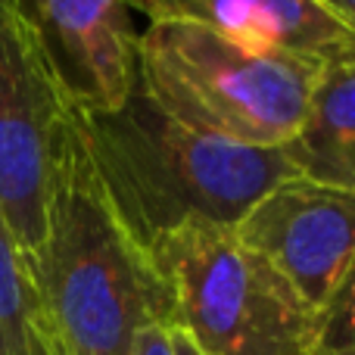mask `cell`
Instances as JSON below:
<instances>
[{
  "instance_id": "8992f818",
  "label": "cell",
  "mask_w": 355,
  "mask_h": 355,
  "mask_svg": "<svg viewBox=\"0 0 355 355\" xmlns=\"http://www.w3.org/2000/svg\"><path fill=\"white\" fill-rule=\"evenodd\" d=\"M234 234L318 312L355 265V190L293 175L275 184Z\"/></svg>"
},
{
  "instance_id": "9c48e42d",
  "label": "cell",
  "mask_w": 355,
  "mask_h": 355,
  "mask_svg": "<svg viewBox=\"0 0 355 355\" xmlns=\"http://www.w3.org/2000/svg\"><path fill=\"white\" fill-rule=\"evenodd\" d=\"M281 150L296 175L355 190V56L321 66L306 122Z\"/></svg>"
},
{
  "instance_id": "6da1fadb",
  "label": "cell",
  "mask_w": 355,
  "mask_h": 355,
  "mask_svg": "<svg viewBox=\"0 0 355 355\" xmlns=\"http://www.w3.org/2000/svg\"><path fill=\"white\" fill-rule=\"evenodd\" d=\"M31 275L60 355H131L144 327H172L166 290L97 175L78 106L56 156L47 234Z\"/></svg>"
},
{
  "instance_id": "ba28073f",
  "label": "cell",
  "mask_w": 355,
  "mask_h": 355,
  "mask_svg": "<svg viewBox=\"0 0 355 355\" xmlns=\"http://www.w3.org/2000/svg\"><path fill=\"white\" fill-rule=\"evenodd\" d=\"M150 22H196L262 53L331 62L355 56V31L324 0H128Z\"/></svg>"
},
{
  "instance_id": "8fae6325",
  "label": "cell",
  "mask_w": 355,
  "mask_h": 355,
  "mask_svg": "<svg viewBox=\"0 0 355 355\" xmlns=\"http://www.w3.org/2000/svg\"><path fill=\"white\" fill-rule=\"evenodd\" d=\"M309 355H355V265L315 312Z\"/></svg>"
},
{
  "instance_id": "9a60e30c",
  "label": "cell",
  "mask_w": 355,
  "mask_h": 355,
  "mask_svg": "<svg viewBox=\"0 0 355 355\" xmlns=\"http://www.w3.org/2000/svg\"><path fill=\"white\" fill-rule=\"evenodd\" d=\"M324 3H327V6H331V0H324Z\"/></svg>"
},
{
  "instance_id": "277c9868",
  "label": "cell",
  "mask_w": 355,
  "mask_h": 355,
  "mask_svg": "<svg viewBox=\"0 0 355 355\" xmlns=\"http://www.w3.org/2000/svg\"><path fill=\"white\" fill-rule=\"evenodd\" d=\"M172 327L202 355H309L315 309L231 225L187 218L147 246Z\"/></svg>"
},
{
  "instance_id": "7a4b0ae2",
  "label": "cell",
  "mask_w": 355,
  "mask_h": 355,
  "mask_svg": "<svg viewBox=\"0 0 355 355\" xmlns=\"http://www.w3.org/2000/svg\"><path fill=\"white\" fill-rule=\"evenodd\" d=\"M78 116L110 202L141 250L187 218L234 227L275 184L296 175L284 150L193 131L141 87L119 110Z\"/></svg>"
},
{
  "instance_id": "5b68a950",
  "label": "cell",
  "mask_w": 355,
  "mask_h": 355,
  "mask_svg": "<svg viewBox=\"0 0 355 355\" xmlns=\"http://www.w3.org/2000/svg\"><path fill=\"white\" fill-rule=\"evenodd\" d=\"M72 110L19 0H0V221L28 268L47 234L50 184Z\"/></svg>"
},
{
  "instance_id": "52a82bcc",
  "label": "cell",
  "mask_w": 355,
  "mask_h": 355,
  "mask_svg": "<svg viewBox=\"0 0 355 355\" xmlns=\"http://www.w3.org/2000/svg\"><path fill=\"white\" fill-rule=\"evenodd\" d=\"M62 91L85 112H112L137 87L128 0H19Z\"/></svg>"
},
{
  "instance_id": "4fadbf2b",
  "label": "cell",
  "mask_w": 355,
  "mask_h": 355,
  "mask_svg": "<svg viewBox=\"0 0 355 355\" xmlns=\"http://www.w3.org/2000/svg\"><path fill=\"white\" fill-rule=\"evenodd\" d=\"M168 334H172V349H175V355H202L193 343H190V337L181 331V327H168Z\"/></svg>"
},
{
  "instance_id": "7c38bea8",
  "label": "cell",
  "mask_w": 355,
  "mask_h": 355,
  "mask_svg": "<svg viewBox=\"0 0 355 355\" xmlns=\"http://www.w3.org/2000/svg\"><path fill=\"white\" fill-rule=\"evenodd\" d=\"M131 355H175L168 324H150V327H144V331L137 334L135 352H131Z\"/></svg>"
},
{
  "instance_id": "30bf717a",
  "label": "cell",
  "mask_w": 355,
  "mask_h": 355,
  "mask_svg": "<svg viewBox=\"0 0 355 355\" xmlns=\"http://www.w3.org/2000/svg\"><path fill=\"white\" fill-rule=\"evenodd\" d=\"M0 355H60L41 290L0 221Z\"/></svg>"
},
{
  "instance_id": "5bb4252c",
  "label": "cell",
  "mask_w": 355,
  "mask_h": 355,
  "mask_svg": "<svg viewBox=\"0 0 355 355\" xmlns=\"http://www.w3.org/2000/svg\"><path fill=\"white\" fill-rule=\"evenodd\" d=\"M331 6L346 19V25L355 31V0H331Z\"/></svg>"
},
{
  "instance_id": "3957f363",
  "label": "cell",
  "mask_w": 355,
  "mask_h": 355,
  "mask_svg": "<svg viewBox=\"0 0 355 355\" xmlns=\"http://www.w3.org/2000/svg\"><path fill=\"white\" fill-rule=\"evenodd\" d=\"M321 66L250 50L196 22L137 31V87L175 122L246 147L281 150L300 135Z\"/></svg>"
}]
</instances>
